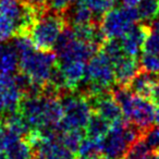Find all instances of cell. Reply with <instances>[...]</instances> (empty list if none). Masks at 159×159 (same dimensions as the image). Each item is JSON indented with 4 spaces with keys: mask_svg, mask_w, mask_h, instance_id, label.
Instances as JSON below:
<instances>
[{
    "mask_svg": "<svg viewBox=\"0 0 159 159\" xmlns=\"http://www.w3.org/2000/svg\"><path fill=\"white\" fill-rule=\"evenodd\" d=\"M66 26L68 23L63 13L47 9L35 21L29 36L36 49L50 51L53 50L58 37Z\"/></svg>",
    "mask_w": 159,
    "mask_h": 159,
    "instance_id": "obj_1",
    "label": "cell"
},
{
    "mask_svg": "<svg viewBox=\"0 0 159 159\" xmlns=\"http://www.w3.org/2000/svg\"><path fill=\"white\" fill-rule=\"evenodd\" d=\"M58 64V56L52 50L43 51L34 48L19 57V71L29 75L42 89Z\"/></svg>",
    "mask_w": 159,
    "mask_h": 159,
    "instance_id": "obj_2",
    "label": "cell"
},
{
    "mask_svg": "<svg viewBox=\"0 0 159 159\" xmlns=\"http://www.w3.org/2000/svg\"><path fill=\"white\" fill-rule=\"evenodd\" d=\"M63 108V119L59 125L60 132L70 129L84 130L93 115V110L83 94L66 91L59 96Z\"/></svg>",
    "mask_w": 159,
    "mask_h": 159,
    "instance_id": "obj_3",
    "label": "cell"
},
{
    "mask_svg": "<svg viewBox=\"0 0 159 159\" xmlns=\"http://www.w3.org/2000/svg\"><path fill=\"white\" fill-rule=\"evenodd\" d=\"M116 84L113 64L108 57L99 50L86 64L85 76L80 85H84L81 92H99L111 89ZM77 87V89H80Z\"/></svg>",
    "mask_w": 159,
    "mask_h": 159,
    "instance_id": "obj_4",
    "label": "cell"
},
{
    "mask_svg": "<svg viewBox=\"0 0 159 159\" xmlns=\"http://www.w3.org/2000/svg\"><path fill=\"white\" fill-rule=\"evenodd\" d=\"M141 20L134 7L112 8L100 19V29L106 39L122 38Z\"/></svg>",
    "mask_w": 159,
    "mask_h": 159,
    "instance_id": "obj_5",
    "label": "cell"
},
{
    "mask_svg": "<svg viewBox=\"0 0 159 159\" xmlns=\"http://www.w3.org/2000/svg\"><path fill=\"white\" fill-rule=\"evenodd\" d=\"M84 96L89 100L93 112L108 120L111 124L124 118L121 108L111 94V89Z\"/></svg>",
    "mask_w": 159,
    "mask_h": 159,
    "instance_id": "obj_6",
    "label": "cell"
},
{
    "mask_svg": "<svg viewBox=\"0 0 159 159\" xmlns=\"http://www.w3.org/2000/svg\"><path fill=\"white\" fill-rule=\"evenodd\" d=\"M124 118L111 124L109 133L102 141V154L111 159H122L126 155L129 146L122 135Z\"/></svg>",
    "mask_w": 159,
    "mask_h": 159,
    "instance_id": "obj_7",
    "label": "cell"
},
{
    "mask_svg": "<svg viewBox=\"0 0 159 159\" xmlns=\"http://www.w3.org/2000/svg\"><path fill=\"white\" fill-rule=\"evenodd\" d=\"M100 50V47L93 43L83 42L76 37L71 40L63 49L56 55L59 58V62L68 61H84L86 62L93 57L95 53Z\"/></svg>",
    "mask_w": 159,
    "mask_h": 159,
    "instance_id": "obj_8",
    "label": "cell"
},
{
    "mask_svg": "<svg viewBox=\"0 0 159 159\" xmlns=\"http://www.w3.org/2000/svg\"><path fill=\"white\" fill-rule=\"evenodd\" d=\"M0 95L2 98L5 113L18 112L20 102L24 95L16 85L13 75L0 72Z\"/></svg>",
    "mask_w": 159,
    "mask_h": 159,
    "instance_id": "obj_9",
    "label": "cell"
},
{
    "mask_svg": "<svg viewBox=\"0 0 159 159\" xmlns=\"http://www.w3.org/2000/svg\"><path fill=\"white\" fill-rule=\"evenodd\" d=\"M155 112H156L155 105L149 99L134 94L132 111H131L129 121L133 122L146 132L154 124Z\"/></svg>",
    "mask_w": 159,
    "mask_h": 159,
    "instance_id": "obj_10",
    "label": "cell"
},
{
    "mask_svg": "<svg viewBox=\"0 0 159 159\" xmlns=\"http://www.w3.org/2000/svg\"><path fill=\"white\" fill-rule=\"evenodd\" d=\"M150 32L149 24L136 23L123 37L120 38L125 55L134 58L139 57L141 51H143L144 43Z\"/></svg>",
    "mask_w": 159,
    "mask_h": 159,
    "instance_id": "obj_11",
    "label": "cell"
},
{
    "mask_svg": "<svg viewBox=\"0 0 159 159\" xmlns=\"http://www.w3.org/2000/svg\"><path fill=\"white\" fill-rule=\"evenodd\" d=\"M112 64L115 70L116 84L122 86H129L133 77L141 70L139 60L128 55H124Z\"/></svg>",
    "mask_w": 159,
    "mask_h": 159,
    "instance_id": "obj_12",
    "label": "cell"
},
{
    "mask_svg": "<svg viewBox=\"0 0 159 159\" xmlns=\"http://www.w3.org/2000/svg\"><path fill=\"white\" fill-rule=\"evenodd\" d=\"M60 71L64 81L66 91L75 92L85 76L86 62L84 61H68L59 62Z\"/></svg>",
    "mask_w": 159,
    "mask_h": 159,
    "instance_id": "obj_13",
    "label": "cell"
},
{
    "mask_svg": "<svg viewBox=\"0 0 159 159\" xmlns=\"http://www.w3.org/2000/svg\"><path fill=\"white\" fill-rule=\"evenodd\" d=\"M158 77H159L158 74H152V73L146 72V71L141 69L139 72L131 81L130 85H129V89L135 95L149 99L152 89L154 87L156 81L158 80Z\"/></svg>",
    "mask_w": 159,
    "mask_h": 159,
    "instance_id": "obj_14",
    "label": "cell"
},
{
    "mask_svg": "<svg viewBox=\"0 0 159 159\" xmlns=\"http://www.w3.org/2000/svg\"><path fill=\"white\" fill-rule=\"evenodd\" d=\"M64 18L66 20L69 26L74 27L79 26V25L87 24V23L94 22V21H98L93 14V12L84 6L82 2H80L77 0L76 3H73L68 10L63 13ZM100 22V21H99Z\"/></svg>",
    "mask_w": 159,
    "mask_h": 159,
    "instance_id": "obj_15",
    "label": "cell"
},
{
    "mask_svg": "<svg viewBox=\"0 0 159 159\" xmlns=\"http://www.w3.org/2000/svg\"><path fill=\"white\" fill-rule=\"evenodd\" d=\"M35 152L44 159H76V154L63 146L58 139L42 144Z\"/></svg>",
    "mask_w": 159,
    "mask_h": 159,
    "instance_id": "obj_16",
    "label": "cell"
},
{
    "mask_svg": "<svg viewBox=\"0 0 159 159\" xmlns=\"http://www.w3.org/2000/svg\"><path fill=\"white\" fill-rule=\"evenodd\" d=\"M111 123L105 118L93 112L89 121L85 128V136L95 141H102L104 137L109 133Z\"/></svg>",
    "mask_w": 159,
    "mask_h": 159,
    "instance_id": "obj_17",
    "label": "cell"
},
{
    "mask_svg": "<svg viewBox=\"0 0 159 159\" xmlns=\"http://www.w3.org/2000/svg\"><path fill=\"white\" fill-rule=\"evenodd\" d=\"M19 70V55L12 44L0 43V72L12 73Z\"/></svg>",
    "mask_w": 159,
    "mask_h": 159,
    "instance_id": "obj_18",
    "label": "cell"
},
{
    "mask_svg": "<svg viewBox=\"0 0 159 159\" xmlns=\"http://www.w3.org/2000/svg\"><path fill=\"white\" fill-rule=\"evenodd\" d=\"M111 94H112L115 100L121 108L124 119L129 120L131 111H132L134 94L129 89V86H122V85L118 84H115L111 87Z\"/></svg>",
    "mask_w": 159,
    "mask_h": 159,
    "instance_id": "obj_19",
    "label": "cell"
},
{
    "mask_svg": "<svg viewBox=\"0 0 159 159\" xmlns=\"http://www.w3.org/2000/svg\"><path fill=\"white\" fill-rule=\"evenodd\" d=\"M5 154L8 159H32L35 150L25 137H21L7 146Z\"/></svg>",
    "mask_w": 159,
    "mask_h": 159,
    "instance_id": "obj_20",
    "label": "cell"
},
{
    "mask_svg": "<svg viewBox=\"0 0 159 159\" xmlns=\"http://www.w3.org/2000/svg\"><path fill=\"white\" fill-rule=\"evenodd\" d=\"M102 141H95L85 136L76 152V159H102Z\"/></svg>",
    "mask_w": 159,
    "mask_h": 159,
    "instance_id": "obj_21",
    "label": "cell"
},
{
    "mask_svg": "<svg viewBox=\"0 0 159 159\" xmlns=\"http://www.w3.org/2000/svg\"><path fill=\"white\" fill-rule=\"evenodd\" d=\"M85 137V132L80 129H70V130L61 131L58 136V141L66 146L68 149L76 154L80 144Z\"/></svg>",
    "mask_w": 159,
    "mask_h": 159,
    "instance_id": "obj_22",
    "label": "cell"
},
{
    "mask_svg": "<svg viewBox=\"0 0 159 159\" xmlns=\"http://www.w3.org/2000/svg\"><path fill=\"white\" fill-rule=\"evenodd\" d=\"M84 6H86L95 16L98 21H100L102 16L106 12L111 10L116 5L117 0H79Z\"/></svg>",
    "mask_w": 159,
    "mask_h": 159,
    "instance_id": "obj_23",
    "label": "cell"
},
{
    "mask_svg": "<svg viewBox=\"0 0 159 159\" xmlns=\"http://www.w3.org/2000/svg\"><path fill=\"white\" fill-rule=\"evenodd\" d=\"M136 9L141 20L152 21L159 14V0H141Z\"/></svg>",
    "mask_w": 159,
    "mask_h": 159,
    "instance_id": "obj_24",
    "label": "cell"
},
{
    "mask_svg": "<svg viewBox=\"0 0 159 159\" xmlns=\"http://www.w3.org/2000/svg\"><path fill=\"white\" fill-rule=\"evenodd\" d=\"M100 50L110 59V61L112 63L125 55L123 47H122L121 40H119V38L106 39L104 42V44L102 45V47H100Z\"/></svg>",
    "mask_w": 159,
    "mask_h": 159,
    "instance_id": "obj_25",
    "label": "cell"
},
{
    "mask_svg": "<svg viewBox=\"0 0 159 159\" xmlns=\"http://www.w3.org/2000/svg\"><path fill=\"white\" fill-rule=\"evenodd\" d=\"M18 34V26L11 18L0 12V43L12 39Z\"/></svg>",
    "mask_w": 159,
    "mask_h": 159,
    "instance_id": "obj_26",
    "label": "cell"
},
{
    "mask_svg": "<svg viewBox=\"0 0 159 159\" xmlns=\"http://www.w3.org/2000/svg\"><path fill=\"white\" fill-rule=\"evenodd\" d=\"M150 152H152V149L147 145L144 137H142L129 147L125 156L130 159H147Z\"/></svg>",
    "mask_w": 159,
    "mask_h": 159,
    "instance_id": "obj_27",
    "label": "cell"
},
{
    "mask_svg": "<svg viewBox=\"0 0 159 159\" xmlns=\"http://www.w3.org/2000/svg\"><path fill=\"white\" fill-rule=\"evenodd\" d=\"M139 66L146 72L159 75V56L144 52L139 59Z\"/></svg>",
    "mask_w": 159,
    "mask_h": 159,
    "instance_id": "obj_28",
    "label": "cell"
},
{
    "mask_svg": "<svg viewBox=\"0 0 159 159\" xmlns=\"http://www.w3.org/2000/svg\"><path fill=\"white\" fill-rule=\"evenodd\" d=\"M144 139L152 152L159 150V126L152 125V128L148 129L144 134Z\"/></svg>",
    "mask_w": 159,
    "mask_h": 159,
    "instance_id": "obj_29",
    "label": "cell"
},
{
    "mask_svg": "<svg viewBox=\"0 0 159 159\" xmlns=\"http://www.w3.org/2000/svg\"><path fill=\"white\" fill-rule=\"evenodd\" d=\"M143 51L159 56V34L150 32L144 43Z\"/></svg>",
    "mask_w": 159,
    "mask_h": 159,
    "instance_id": "obj_30",
    "label": "cell"
},
{
    "mask_svg": "<svg viewBox=\"0 0 159 159\" xmlns=\"http://www.w3.org/2000/svg\"><path fill=\"white\" fill-rule=\"evenodd\" d=\"M77 0H47V8L55 12L64 13Z\"/></svg>",
    "mask_w": 159,
    "mask_h": 159,
    "instance_id": "obj_31",
    "label": "cell"
},
{
    "mask_svg": "<svg viewBox=\"0 0 159 159\" xmlns=\"http://www.w3.org/2000/svg\"><path fill=\"white\" fill-rule=\"evenodd\" d=\"M149 100L155 105V106L159 107V77L156 81V83H155L154 87H152V93H150V96H149Z\"/></svg>",
    "mask_w": 159,
    "mask_h": 159,
    "instance_id": "obj_32",
    "label": "cell"
},
{
    "mask_svg": "<svg viewBox=\"0 0 159 159\" xmlns=\"http://www.w3.org/2000/svg\"><path fill=\"white\" fill-rule=\"evenodd\" d=\"M149 27L152 32H154V33H156V34H159V18L158 19L155 18L154 20L150 21Z\"/></svg>",
    "mask_w": 159,
    "mask_h": 159,
    "instance_id": "obj_33",
    "label": "cell"
},
{
    "mask_svg": "<svg viewBox=\"0 0 159 159\" xmlns=\"http://www.w3.org/2000/svg\"><path fill=\"white\" fill-rule=\"evenodd\" d=\"M120 1H121L122 5L126 6V7H135L141 0H120Z\"/></svg>",
    "mask_w": 159,
    "mask_h": 159,
    "instance_id": "obj_34",
    "label": "cell"
},
{
    "mask_svg": "<svg viewBox=\"0 0 159 159\" xmlns=\"http://www.w3.org/2000/svg\"><path fill=\"white\" fill-rule=\"evenodd\" d=\"M147 159H159V150H154L152 152H150Z\"/></svg>",
    "mask_w": 159,
    "mask_h": 159,
    "instance_id": "obj_35",
    "label": "cell"
},
{
    "mask_svg": "<svg viewBox=\"0 0 159 159\" xmlns=\"http://www.w3.org/2000/svg\"><path fill=\"white\" fill-rule=\"evenodd\" d=\"M5 113V107H3V102H2V98H1V95H0V117Z\"/></svg>",
    "mask_w": 159,
    "mask_h": 159,
    "instance_id": "obj_36",
    "label": "cell"
},
{
    "mask_svg": "<svg viewBox=\"0 0 159 159\" xmlns=\"http://www.w3.org/2000/svg\"><path fill=\"white\" fill-rule=\"evenodd\" d=\"M155 123L159 126V107L156 109V112H155Z\"/></svg>",
    "mask_w": 159,
    "mask_h": 159,
    "instance_id": "obj_37",
    "label": "cell"
},
{
    "mask_svg": "<svg viewBox=\"0 0 159 159\" xmlns=\"http://www.w3.org/2000/svg\"><path fill=\"white\" fill-rule=\"evenodd\" d=\"M0 159H8L7 155L5 154V152H0Z\"/></svg>",
    "mask_w": 159,
    "mask_h": 159,
    "instance_id": "obj_38",
    "label": "cell"
},
{
    "mask_svg": "<svg viewBox=\"0 0 159 159\" xmlns=\"http://www.w3.org/2000/svg\"><path fill=\"white\" fill-rule=\"evenodd\" d=\"M122 159H130V158H129V157H126V156H124V157H123V158H122Z\"/></svg>",
    "mask_w": 159,
    "mask_h": 159,
    "instance_id": "obj_39",
    "label": "cell"
},
{
    "mask_svg": "<svg viewBox=\"0 0 159 159\" xmlns=\"http://www.w3.org/2000/svg\"><path fill=\"white\" fill-rule=\"evenodd\" d=\"M102 159H111V158H108V157H104Z\"/></svg>",
    "mask_w": 159,
    "mask_h": 159,
    "instance_id": "obj_40",
    "label": "cell"
},
{
    "mask_svg": "<svg viewBox=\"0 0 159 159\" xmlns=\"http://www.w3.org/2000/svg\"><path fill=\"white\" fill-rule=\"evenodd\" d=\"M158 16H159V14H158Z\"/></svg>",
    "mask_w": 159,
    "mask_h": 159,
    "instance_id": "obj_41",
    "label": "cell"
}]
</instances>
